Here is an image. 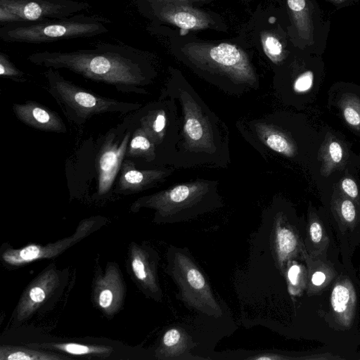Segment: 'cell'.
I'll use <instances>...</instances> for the list:
<instances>
[{
    "mask_svg": "<svg viewBox=\"0 0 360 360\" xmlns=\"http://www.w3.org/2000/svg\"><path fill=\"white\" fill-rule=\"evenodd\" d=\"M162 92L172 97L178 113L174 168H226L230 162L227 126L185 82H170Z\"/></svg>",
    "mask_w": 360,
    "mask_h": 360,
    "instance_id": "1",
    "label": "cell"
},
{
    "mask_svg": "<svg viewBox=\"0 0 360 360\" xmlns=\"http://www.w3.org/2000/svg\"><path fill=\"white\" fill-rule=\"evenodd\" d=\"M27 60L47 68L69 70L123 93L146 94L144 87L152 80L146 60L139 51L125 44L101 42L90 49L37 51L29 55Z\"/></svg>",
    "mask_w": 360,
    "mask_h": 360,
    "instance_id": "2",
    "label": "cell"
},
{
    "mask_svg": "<svg viewBox=\"0 0 360 360\" xmlns=\"http://www.w3.org/2000/svg\"><path fill=\"white\" fill-rule=\"evenodd\" d=\"M134 207L155 210V221L175 224L193 219L223 207L219 181L197 179L143 196Z\"/></svg>",
    "mask_w": 360,
    "mask_h": 360,
    "instance_id": "3",
    "label": "cell"
},
{
    "mask_svg": "<svg viewBox=\"0 0 360 360\" xmlns=\"http://www.w3.org/2000/svg\"><path fill=\"white\" fill-rule=\"evenodd\" d=\"M111 21L97 15H73L60 19L17 22L1 25L0 38L7 43L42 44L92 37L108 32Z\"/></svg>",
    "mask_w": 360,
    "mask_h": 360,
    "instance_id": "4",
    "label": "cell"
},
{
    "mask_svg": "<svg viewBox=\"0 0 360 360\" xmlns=\"http://www.w3.org/2000/svg\"><path fill=\"white\" fill-rule=\"evenodd\" d=\"M44 75L47 80V90L65 116L77 124H82L95 115L125 114L142 106L141 103L123 102L89 91L65 79L57 69L47 68Z\"/></svg>",
    "mask_w": 360,
    "mask_h": 360,
    "instance_id": "5",
    "label": "cell"
},
{
    "mask_svg": "<svg viewBox=\"0 0 360 360\" xmlns=\"http://www.w3.org/2000/svg\"><path fill=\"white\" fill-rule=\"evenodd\" d=\"M167 272L178 287L177 299L185 306L216 319L223 315L208 281L187 248L169 247Z\"/></svg>",
    "mask_w": 360,
    "mask_h": 360,
    "instance_id": "6",
    "label": "cell"
},
{
    "mask_svg": "<svg viewBox=\"0 0 360 360\" xmlns=\"http://www.w3.org/2000/svg\"><path fill=\"white\" fill-rule=\"evenodd\" d=\"M141 127L155 146L163 151L165 163L172 165L178 139V113L174 99L162 92L159 101L142 116Z\"/></svg>",
    "mask_w": 360,
    "mask_h": 360,
    "instance_id": "7",
    "label": "cell"
},
{
    "mask_svg": "<svg viewBox=\"0 0 360 360\" xmlns=\"http://www.w3.org/2000/svg\"><path fill=\"white\" fill-rule=\"evenodd\" d=\"M90 8L75 0H0V24L64 18Z\"/></svg>",
    "mask_w": 360,
    "mask_h": 360,
    "instance_id": "8",
    "label": "cell"
},
{
    "mask_svg": "<svg viewBox=\"0 0 360 360\" xmlns=\"http://www.w3.org/2000/svg\"><path fill=\"white\" fill-rule=\"evenodd\" d=\"M358 286L360 283L355 274L347 271L344 266L331 285L330 305L332 316L342 329L351 328L356 321Z\"/></svg>",
    "mask_w": 360,
    "mask_h": 360,
    "instance_id": "9",
    "label": "cell"
},
{
    "mask_svg": "<svg viewBox=\"0 0 360 360\" xmlns=\"http://www.w3.org/2000/svg\"><path fill=\"white\" fill-rule=\"evenodd\" d=\"M131 139V131H127L120 141L115 140V132L109 131L97 155V194L108 193L120 171Z\"/></svg>",
    "mask_w": 360,
    "mask_h": 360,
    "instance_id": "10",
    "label": "cell"
},
{
    "mask_svg": "<svg viewBox=\"0 0 360 360\" xmlns=\"http://www.w3.org/2000/svg\"><path fill=\"white\" fill-rule=\"evenodd\" d=\"M272 231L273 253L281 271H285L290 262L298 259L304 260V236L282 212L276 214Z\"/></svg>",
    "mask_w": 360,
    "mask_h": 360,
    "instance_id": "11",
    "label": "cell"
},
{
    "mask_svg": "<svg viewBox=\"0 0 360 360\" xmlns=\"http://www.w3.org/2000/svg\"><path fill=\"white\" fill-rule=\"evenodd\" d=\"M115 193H136L162 184L173 172V169L160 167L153 169H137L134 163L124 160Z\"/></svg>",
    "mask_w": 360,
    "mask_h": 360,
    "instance_id": "12",
    "label": "cell"
},
{
    "mask_svg": "<svg viewBox=\"0 0 360 360\" xmlns=\"http://www.w3.org/2000/svg\"><path fill=\"white\" fill-rule=\"evenodd\" d=\"M16 117L25 124L40 131L65 133L67 127L58 113L33 101L14 103Z\"/></svg>",
    "mask_w": 360,
    "mask_h": 360,
    "instance_id": "13",
    "label": "cell"
},
{
    "mask_svg": "<svg viewBox=\"0 0 360 360\" xmlns=\"http://www.w3.org/2000/svg\"><path fill=\"white\" fill-rule=\"evenodd\" d=\"M304 248L307 254L312 257L327 256L332 259V253L338 255L333 236V229L326 224L315 212L309 214L304 231Z\"/></svg>",
    "mask_w": 360,
    "mask_h": 360,
    "instance_id": "14",
    "label": "cell"
},
{
    "mask_svg": "<svg viewBox=\"0 0 360 360\" xmlns=\"http://www.w3.org/2000/svg\"><path fill=\"white\" fill-rule=\"evenodd\" d=\"M158 258L155 252L135 245L131 249V266L134 276L142 287L156 300L162 298L157 276Z\"/></svg>",
    "mask_w": 360,
    "mask_h": 360,
    "instance_id": "15",
    "label": "cell"
},
{
    "mask_svg": "<svg viewBox=\"0 0 360 360\" xmlns=\"http://www.w3.org/2000/svg\"><path fill=\"white\" fill-rule=\"evenodd\" d=\"M59 283L58 276L53 269L44 271L27 289L17 310L18 320L28 317Z\"/></svg>",
    "mask_w": 360,
    "mask_h": 360,
    "instance_id": "16",
    "label": "cell"
},
{
    "mask_svg": "<svg viewBox=\"0 0 360 360\" xmlns=\"http://www.w3.org/2000/svg\"><path fill=\"white\" fill-rule=\"evenodd\" d=\"M304 261L307 270L306 290L308 295L322 293L332 285L340 271L335 268L333 261L327 256L312 257L305 252Z\"/></svg>",
    "mask_w": 360,
    "mask_h": 360,
    "instance_id": "17",
    "label": "cell"
},
{
    "mask_svg": "<svg viewBox=\"0 0 360 360\" xmlns=\"http://www.w3.org/2000/svg\"><path fill=\"white\" fill-rule=\"evenodd\" d=\"M123 295L124 287L119 272L115 266H110L96 281L95 300L104 311L112 314L119 308Z\"/></svg>",
    "mask_w": 360,
    "mask_h": 360,
    "instance_id": "18",
    "label": "cell"
},
{
    "mask_svg": "<svg viewBox=\"0 0 360 360\" xmlns=\"http://www.w3.org/2000/svg\"><path fill=\"white\" fill-rule=\"evenodd\" d=\"M195 347L192 338L181 326H172L163 334L156 350V356L161 359H191V350Z\"/></svg>",
    "mask_w": 360,
    "mask_h": 360,
    "instance_id": "19",
    "label": "cell"
},
{
    "mask_svg": "<svg viewBox=\"0 0 360 360\" xmlns=\"http://www.w3.org/2000/svg\"><path fill=\"white\" fill-rule=\"evenodd\" d=\"M73 238L63 240L46 247L31 245L20 250H7L3 254L4 260L12 265H19L37 259L49 258L66 248Z\"/></svg>",
    "mask_w": 360,
    "mask_h": 360,
    "instance_id": "20",
    "label": "cell"
},
{
    "mask_svg": "<svg viewBox=\"0 0 360 360\" xmlns=\"http://www.w3.org/2000/svg\"><path fill=\"white\" fill-rule=\"evenodd\" d=\"M300 37L307 44L314 43V25L308 0H287Z\"/></svg>",
    "mask_w": 360,
    "mask_h": 360,
    "instance_id": "21",
    "label": "cell"
},
{
    "mask_svg": "<svg viewBox=\"0 0 360 360\" xmlns=\"http://www.w3.org/2000/svg\"><path fill=\"white\" fill-rule=\"evenodd\" d=\"M158 156L155 146L144 130L138 127L131 137L126 157L142 158L147 162H153Z\"/></svg>",
    "mask_w": 360,
    "mask_h": 360,
    "instance_id": "22",
    "label": "cell"
},
{
    "mask_svg": "<svg viewBox=\"0 0 360 360\" xmlns=\"http://www.w3.org/2000/svg\"><path fill=\"white\" fill-rule=\"evenodd\" d=\"M67 359L66 356L56 355L19 347H1V360H58Z\"/></svg>",
    "mask_w": 360,
    "mask_h": 360,
    "instance_id": "23",
    "label": "cell"
},
{
    "mask_svg": "<svg viewBox=\"0 0 360 360\" xmlns=\"http://www.w3.org/2000/svg\"><path fill=\"white\" fill-rule=\"evenodd\" d=\"M50 347L54 349L64 352L72 355H108L112 351L110 347L104 346L86 345L77 343H53Z\"/></svg>",
    "mask_w": 360,
    "mask_h": 360,
    "instance_id": "24",
    "label": "cell"
},
{
    "mask_svg": "<svg viewBox=\"0 0 360 360\" xmlns=\"http://www.w3.org/2000/svg\"><path fill=\"white\" fill-rule=\"evenodd\" d=\"M287 278L289 289L292 294L298 295L307 288V270L306 265L293 260L288 265Z\"/></svg>",
    "mask_w": 360,
    "mask_h": 360,
    "instance_id": "25",
    "label": "cell"
},
{
    "mask_svg": "<svg viewBox=\"0 0 360 360\" xmlns=\"http://www.w3.org/2000/svg\"><path fill=\"white\" fill-rule=\"evenodd\" d=\"M340 107L347 123L360 129V100L353 95H346L340 101Z\"/></svg>",
    "mask_w": 360,
    "mask_h": 360,
    "instance_id": "26",
    "label": "cell"
},
{
    "mask_svg": "<svg viewBox=\"0 0 360 360\" xmlns=\"http://www.w3.org/2000/svg\"><path fill=\"white\" fill-rule=\"evenodd\" d=\"M342 158L343 149L340 143L330 141L323 150L325 172H330L341 162Z\"/></svg>",
    "mask_w": 360,
    "mask_h": 360,
    "instance_id": "27",
    "label": "cell"
},
{
    "mask_svg": "<svg viewBox=\"0 0 360 360\" xmlns=\"http://www.w3.org/2000/svg\"><path fill=\"white\" fill-rule=\"evenodd\" d=\"M0 75L1 77L11 79L16 82L26 81L25 73L19 70L4 52L0 53Z\"/></svg>",
    "mask_w": 360,
    "mask_h": 360,
    "instance_id": "28",
    "label": "cell"
},
{
    "mask_svg": "<svg viewBox=\"0 0 360 360\" xmlns=\"http://www.w3.org/2000/svg\"><path fill=\"white\" fill-rule=\"evenodd\" d=\"M314 81V75L311 71H306L300 75L294 81L293 91L296 94H303L309 91Z\"/></svg>",
    "mask_w": 360,
    "mask_h": 360,
    "instance_id": "29",
    "label": "cell"
},
{
    "mask_svg": "<svg viewBox=\"0 0 360 360\" xmlns=\"http://www.w3.org/2000/svg\"><path fill=\"white\" fill-rule=\"evenodd\" d=\"M172 21L184 29L193 28L198 24L196 17L188 12L176 13L172 16Z\"/></svg>",
    "mask_w": 360,
    "mask_h": 360,
    "instance_id": "30",
    "label": "cell"
},
{
    "mask_svg": "<svg viewBox=\"0 0 360 360\" xmlns=\"http://www.w3.org/2000/svg\"><path fill=\"white\" fill-rule=\"evenodd\" d=\"M264 49L273 61L278 60L282 53V45L280 41L272 36H269L264 41Z\"/></svg>",
    "mask_w": 360,
    "mask_h": 360,
    "instance_id": "31",
    "label": "cell"
},
{
    "mask_svg": "<svg viewBox=\"0 0 360 360\" xmlns=\"http://www.w3.org/2000/svg\"><path fill=\"white\" fill-rule=\"evenodd\" d=\"M340 187L344 194L354 200H357L359 190L356 182L352 179L347 177L342 179Z\"/></svg>",
    "mask_w": 360,
    "mask_h": 360,
    "instance_id": "32",
    "label": "cell"
},
{
    "mask_svg": "<svg viewBox=\"0 0 360 360\" xmlns=\"http://www.w3.org/2000/svg\"><path fill=\"white\" fill-rule=\"evenodd\" d=\"M333 3H335V4H342L343 2H345L346 0H328Z\"/></svg>",
    "mask_w": 360,
    "mask_h": 360,
    "instance_id": "33",
    "label": "cell"
},
{
    "mask_svg": "<svg viewBox=\"0 0 360 360\" xmlns=\"http://www.w3.org/2000/svg\"><path fill=\"white\" fill-rule=\"evenodd\" d=\"M359 359H360V358H359Z\"/></svg>",
    "mask_w": 360,
    "mask_h": 360,
    "instance_id": "34",
    "label": "cell"
}]
</instances>
